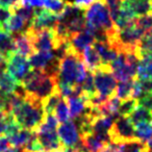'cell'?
Returning <instances> with one entry per match:
<instances>
[{"label":"cell","instance_id":"cell-18","mask_svg":"<svg viewBox=\"0 0 152 152\" xmlns=\"http://www.w3.org/2000/svg\"><path fill=\"white\" fill-rule=\"evenodd\" d=\"M128 118L133 126H137L144 123H152V112H150L144 106L137 105Z\"/></svg>","mask_w":152,"mask_h":152},{"label":"cell","instance_id":"cell-15","mask_svg":"<svg viewBox=\"0 0 152 152\" xmlns=\"http://www.w3.org/2000/svg\"><path fill=\"white\" fill-rule=\"evenodd\" d=\"M36 135V133L31 130H27V129H20L17 133L13 135L7 137L9 140L10 144L13 148H17V149H22L23 147H25L28 143L30 142V140Z\"/></svg>","mask_w":152,"mask_h":152},{"label":"cell","instance_id":"cell-29","mask_svg":"<svg viewBox=\"0 0 152 152\" xmlns=\"http://www.w3.org/2000/svg\"><path fill=\"white\" fill-rule=\"evenodd\" d=\"M66 3L67 2L64 0H45L44 7H46V10H48L51 13L55 14L57 16L65 9Z\"/></svg>","mask_w":152,"mask_h":152},{"label":"cell","instance_id":"cell-44","mask_svg":"<svg viewBox=\"0 0 152 152\" xmlns=\"http://www.w3.org/2000/svg\"><path fill=\"white\" fill-rule=\"evenodd\" d=\"M151 7H152V0H151Z\"/></svg>","mask_w":152,"mask_h":152},{"label":"cell","instance_id":"cell-25","mask_svg":"<svg viewBox=\"0 0 152 152\" xmlns=\"http://www.w3.org/2000/svg\"><path fill=\"white\" fill-rule=\"evenodd\" d=\"M61 98L63 97H61L58 89H57L53 94H51V95L42 103L43 107H44V110H45V114L46 115L53 114L55 110V107H56V105L58 104V102L61 100Z\"/></svg>","mask_w":152,"mask_h":152},{"label":"cell","instance_id":"cell-21","mask_svg":"<svg viewBox=\"0 0 152 152\" xmlns=\"http://www.w3.org/2000/svg\"><path fill=\"white\" fill-rule=\"evenodd\" d=\"M26 24H27V22L22 17H20L17 14H12L11 17L3 23V28L5 31L13 34L16 32H20L22 29H24Z\"/></svg>","mask_w":152,"mask_h":152},{"label":"cell","instance_id":"cell-8","mask_svg":"<svg viewBox=\"0 0 152 152\" xmlns=\"http://www.w3.org/2000/svg\"><path fill=\"white\" fill-rule=\"evenodd\" d=\"M43 149L46 152H61L66 149L58 139L57 131H34Z\"/></svg>","mask_w":152,"mask_h":152},{"label":"cell","instance_id":"cell-9","mask_svg":"<svg viewBox=\"0 0 152 152\" xmlns=\"http://www.w3.org/2000/svg\"><path fill=\"white\" fill-rule=\"evenodd\" d=\"M58 57L52 51H37L28 58L31 69L48 71L49 64H56Z\"/></svg>","mask_w":152,"mask_h":152},{"label":"cell","instance_id":"cell-1","mask_svg":"<svg viewBox=\"0 0 152 152\" xmlns=\"http://www.w3.org/2000/svg\"><path fill=\"white\" fill-rule=\"evenodd\" d=\"M11 114L21 128L31 131L36 130L46 117L44 107L41 102L26 97L21 105L14 110Z\"/></svg>","mask_w":152,"mask_h":152},{"label":"cell","instance_id":"cell-14","mask_svg":"<svg viewBox=\"0 0 152 152\" xmlns=\"http://www.w3.org/2000/svg\"><path fill=\"white\" fill-rule=\"evenodd\" d=\"M69 106L70 117L72 119H79L86 113L88 108V101L83 100L81 97L72 96L66 99Z\"/></svg>","mask_w":152,"mask_h":152},{"label":"cell","instance_id":"cell-41","mask_svg":"<svg viewBox=\"0 0 152 152\" xmlns=\"http://www.w3.org/2000/svg\"><path fill=\"white\" fill-rule=\"evenodd\" d=\"M12 38V34H9L7 31H5L4 29H0V44L2 42H4L5 40Z\"/></svg>","mask_w":152,"mask_h":152},{"label":"cell","instance_id":"cell-36","mask_svg":"<svg viewBox=\"0 0 152 152\" xmlns=\"http://www.w3.org/2000/svg\"><path fill=\"white\" fill-rule=\"evenodd\" d=\"M140 83H141V87H142V90H143L144 96H145L146 94L152 93V80L151 79H147V80H140Z\"/></svg>","mask_w":152,"mask_h":152},{"label":"cell","instance_id":"cell-40","mask_svg":"<svg viewBox=\"0 0 152 152\" xmlns=\"http://www.w3.org/2000/svg\"><path fill=\"white\" fill-rule=\"evenodd\" d=\"M104 1H105L108 9L112 10V9H115V7H119V4H120V2L122 0H104Z\"/></svg>","mask_w":152,"mask_h":152},{"label":"cell","instance_id":"cell-3","mask_svg":"<svg viewBox=\"0 0 152 152\" xmlns=\"http://www.w3.org/2000/svg\"><path fill=\"white\" fill-rule=\"evenodd\" d=\"M96 93L110 98L116 94L117 79L112 73L110 66L101 65L93 72Z\"/></svg>","mask_w":152,"mask_h":152},{"label":"cell","instance_id":"cell-28","mask_svg":"<svg viewBox=\"0 0 152 152\" xmlns=\"http://www.w3.org/2000/svg\"><path fill=\"white\" fill-rule=\"evenodd\" d=\"M134 24L142 29L144 32H147L152 29V12L147 15L137 17L134 19Z\"/></svg>","mask_w":152,"mask_h":152},{"label":"cell","instance_id":"cell-10","mask_svg":"<svg viewBox=\"0 0 152 152\" xmlns=\"http://www.w3.org/2000/svg\"><path fill=\"white\" fill-rule=\"evenodd\" d=\"M95 41V36L86 28L81 31L71 34L69 37V42L71 46L79 53H83V49L89 45H93Z\"/></svg>","mask_w":152,"mask_h":152},{"label":"cell","instance_id":"cell-6","mask_svg":"<svg viewBox=\"0 0 152 152\" xmlns=\"http://www.w3.org/2000/svg\"><path fill=\"white\" fill-rule=\"evenodd\" d=\"M5 69L21 86V81L31 70V67L27 57L17 53L16 51H11L7 54Z\"/></svg>","mask_w":152,"mask_h":152},{"label":"cell","instance_id":"cell-24","mask_svg":"<svg viewBox=\"0 0 152 152\" xmlns=\"http://www.w3.org/2000/svg\"><path fill=\"white\" fill-rule=\"evenodd\" d=\"M134 127L135 139L146 143L148 140L152 137V123H144Z\"/></svg>","mask_w":152,"mask_h":152},{"label":"cell","instance_id":"cell-27","mask_svg":"<svg viewBox=\"0 0 152 152\" xmlns=\"http://www.w3.org/2000/svg\"><path fill=\"white\" fill-rule=\"evenodd\" d=\"M137 105H139V103H137V99L128 98L126 100H123V101H121L120 107H119V116L129 117Z\"/></svg>","mask_w":152,"mask_h":152},{"label":"cell","instance_id":"cell-30","mask_svg":"<svg viewBox=\"0 0 152 152\" xmlns=\"http://www.w3.org/2000/svg\"><path fill=\"white\" fill-rule=\"evenodd\" d=\"M14 13L19 15L20 17H22L26 22H30L32 16H34V9L31 7H28V5H22V7H19L14 11Z\"/></svg>","mask_w":152,"mask_h":152},{"label":"cell","instance_id":"cell-37","mask_svg":"<svg viewBox=\"0 0 152 152\" xmlns=\"http://www.w3.org/2000/svg\"><path fill=\"white\" fill-rule=\"evenodd\" d=\"M100 152H123V150L120 145L110 143V144H106Z\"/></svg>","mask_w":152,"mask_h":152},{"label":"cell","instance_id":"cell-43","mask_svg":"<svg viewBox=\"0 0 152 152\" xmlns=\"http://www.w3.org/2000/svg\"><path fill=\"white\" fill-rule=\"evenodd\" d=\"M5 152H20V150L19 149H17V148H13V147H11L10 149H7Z\"/></svg>","mask_w":152,"mask_h":152},{"label":"cell","instance_id":"cell-5","mask_svg":"<svg viewBox=\"0 0 152 152\" xmlns=\"http://www.w3.org/2000/svg\"><path fill=\"white\" fill-rule=\"evenodd\" d=\"M108 134L110 137V143L121 145L125 142L135 139L134 126L130 122L128 117L119 116L113 123Z\"/></svg>","mask_w":152,"mask_h":152},{"label":"cell","instance_id":"cell-31","mask_svg":"<svg viewBox=\"0 0 152 152\" xmlns=\"http://www.w3.org/2000/svg\"><path fill=\"white\" fill-rule=\"evenodd\" d=\"M19 7H22L21 3H20V0H0V7L7 10L12 14Z\"/></svg>","mask_w":152,"mask_h":152},{"label":"cell","instance_id":"cell-11","mask_svg":"<svg viewBox=\"0 0 152 152\" xmlns=\"http://www.w3.org/2000/svg\"><path fill=\"white\" fill-rule=\"evenodd\" d=\"M13 46L14 51L20 53L21 55L27 57V58H29L34 52H37L34 50V46H32L30 39L28 38V36L24 31L19 32V34L13 37Z\"/></svg>","mask_w":152,"mask_h":152},{"label":"cell","instance_id":"cell-45","mask_svg":"<svg viewBox=\"0 0 152 152\" xmlns=\"http://www.w3.org/2000/svg\"><path fill=\"white\" fill-rule=\"evenodd\" d=\"M83 152H86V151H83Z\"/></svg>","mask_w":152,"mask_h":152},{"label":"cell","instance_id":"cell-20","mask_svg":"<svg viewBox=\"0 0 152 152\" xmlns=\"http://www.w3.org/2000/svg\"><path fill=\"white\" fill-rule=\"evenodd\" d=\"M80 142L87 152H100L106 144L102 143L94 135V133H87L80 135Z\"/></svg>","mask_w":152,"mask_h":152},{"label":"cell","instance_id":"cell-42","mask_svg":"<svg viewBox=\"0 0 152 152\" xmlns=\"http://www.w3.org/2000/svg\"><path fill=\"white\" fill-rule=\"evenodd\" d=\"M5 65H7V55L0 52V71L5 69Z\"/></svg>","mask_w":152,"mask_h":152},{"label":"cell","instance_id":"cell-39","mask_svg":"<svg viewBox=\"0 0 152 152\" xmlns=\"http://www.w3.org/2000/svg\"><path fill=\"white\" fill-rule=\"evenodd\" d=\"M11 15H12V13L10 11L0 7V22H1L2 24L4 23V22L7 21L10 17H11Z\"/></svg>","mask_w":152,"mask_h":152},{"label":"cell","instance_id":"cell-17","mask_svg":"<svg viewBox=\"0 0 152 152\" xmlns=\"http://www.w3.org/2000/svg\"><path fill=\"white\" fill-rule=\"evenodd\" d=\"M19 86L20 83L7 71V69L0 71V91L5 94H12L17 91Z\"/></svg>","mask_w":152,"mask_h":152},{"label":"cell","instance_id":"cell-23","mask_svg":"<svg viewBox=\"0 0 152 152\" xmlns=\"http://www.w3.org/2000/svg\"><path fill=\"white\" fill-rule=\"evenodd\" d=\"M123 152H149L145 142H142L137 139L130 140L128 142L121 144Z\"/></svg>","mask_w":152,"mask_h":152},{"label":"cell","instance_id":"cell-38","mask_svg":"<svg viewBox=\"0 0 152 152\" xmlns=\"http://www.w3.org/2000/svg\"><path fill=\"white\" fill-rule=\"evenodd\" d=\"M12 146L5 135H0V152H5Z\"/></svg>","mask_w":152,"mask_h":152},{"label":"cell","instance_id":"cell-34","mask_svg":"<svg viewBox=\"0 0 152 152\" xmlns=\"http://www.w3.org/2000/svg\"><path fill=\"white\" fill-rule=\"evenodd\" d=\"M96 0H74L73 5L81 11H87Z\"/></svg>","mask_w":152,"mask_h":152},{"label":"cell","instance_id":"cell-33","mask_svg":"<svg viewBox=\"0 0 152 152\" xmlns=\"http://www.w3.org/2000/svg\"><path fill=\"white\" fill-rule=\"evenodd\" d=\"M137 103H139V105L144 106L145 108L149 110L150 112H152V93L146 94L145 96L140 98V99L137 100Z\"/></svg>","mask_w":152,"mask_h":152},{"label":"cell","instance_id":"cell-13","mask_svg":"<svg viewBox=\"0 0 152 152\" xmlns=\"http://www.w3.org/2000/svg\"><path fill=\"white\" fill-rule=\"evenodd\" d=\"M81 54H83V64H85L88 71L94 72L98 67L102 65L101 57L93 45H89L86 47Z\"/></svg>","mask_w":152,"mask_h":152},{"label":"cell","instance_id":"cell-32","mask_svg":"<svg viewBox=\"0 0 152 152\" xmlns=\"http://www.w3.org/2000/svg\"><path fill=\"white\" fill-rule=\"evenodd\" d=\"M11 113L4 112V110H0V135H5L7 131V123L11 118Z\"/></svg>","mask_w":152,"mask_h":152},{"label":"cell","instance_id":"cell-26","mask_svg":"<svg viewBox=\"0 0 152 152\" xmlns=\"http://www.w3.org/2000/svg\"><path fill=\"white\" fill-rule=\"evenodd\" d=\"M55 117L58 120L59 123H65L70 120V112H69V106L66 101V99L61 98V100L58 102V104L55 107Z\"/></svg>","mask_w":152,"mask_h":152},{"label":"cell","instance_id":"cell-16","mask_svg":"<svg viewBox=\"0 0 152 152\" xmlns=\"http://www.w3.org/2000/svg\"><path fill=\"white\" fill-rule=\"evenodd\" d=\"M123 1L130 9L135 17H141L152 12L151 0H123Z\"/></svg>","mask_w":152,"mask_h":152},{"label":"cell","instance_id":"cell-35","mask_svg":"<svg viewBox=\"0 0 152 152\" xmlns=\"http://www.w3.org/2000/svg\"><path fill=\"white\" fill-rule=\"evenodd\" d=\"M7 105H9V94L0 91V110L7 112Z\"/></svg>","mask_w":152,"mask_h":152},{"label":"cell","instance_id":"cell-7","mask_svg":"<svg viewBox=\"0 0 152 152\" xmlns=\"http://www.w3.org/2000/svg\"><path fill=\"white\" fill-rule=\"evenodd\" d=\"M56 23L57 16L55 14L51 13L46 9H34V16L27 28L34 31H38V30L45 29V28L52 29Z\"/></svg>","mask_w":152,"mask_h":152},{"label":"cell","instance_id":"cell-4","mask_svg":"<svg viewBox=\"0 0 152 152\" xmlns=\"http://www.w3.org/2000/svg\"><path fill=\"white\" fill-rule=\"evenodd\" d=\"M56 131L59 141L63 143L65 148L72 149L74 152L86 151L80 142V134H79L78 127L74 121L69 120L68 122L61 123V125H58V127H57Z\"/></svg>","mask_w":152,"mask_h":152},{"label":"cell","instance_id":"cell-22","mask_svg":"<svg viewBox=\"0 0 152 152\" xmlns=\"http://www.w3.org/2000/svg\"><path fill=\"white\" fill-rule=\"evenodd\" d=\"M133 80H134V78L129 79V80H126V81H119V83H117L116 96L121 101L128 99V98H131Z\"/></svg>","mask_w":152,"mask_h":152},{"label":"cell","instance_id":"cell-19","mask_svg":"<svg viewBox=\"0 0 152 152\" xmlns=\"http://www.w3.org/2000/svg\"><path fill=\"white\" fill-rule=\"evenodd\" d=\"M115 118L110 116H99L91 122L92 133H108Z\"/></svg>","mask_w":152,"mask_h":152},{"label":"cell","instance_id":"cell-2","mask_svg":"<svg viewBox=\"0 0 152 152\" xmlns=\"http://www.w3.org/2000/svg\"><path fill=\"white\" fill-rule=\"evenodd\" d=\"M140 58L135 53L120 52L117 58L110 64L112 73L119 81H126L135 78Z\"/></svg>","mask_w":152,"mask_h":152},{"label":"cell","instance_id":"cell-12","mask_svg":"<svg viewBox=\"0 0 152 152\" xmlns=\"http://www.w3.org/2000/svg\"><path fill=\"white\" fill-rule=\"evenodd\" d=\"M93 46L95 47V49L98 51L100 57H101L102 65L110 66V64L117 58L118 54L120 53L118 51V49L115 48L113 45H110V43H107L106 41L96 40L95 42H94Z\"/></svg>","mask_w":152,"mask_h":152}]
</instances>
